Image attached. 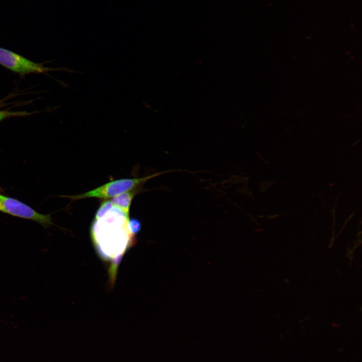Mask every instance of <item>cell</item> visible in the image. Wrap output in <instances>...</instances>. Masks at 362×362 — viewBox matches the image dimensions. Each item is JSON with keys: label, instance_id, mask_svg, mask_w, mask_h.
<instances>
[{"label": "cell", "instance_id": "obj_3", "mask_svg": "<svg viewBox=\"0 0 362 362\" xmlns=\"http://www.w3.org/2000/svg\"><path fill=\"white\" fill-rule=\"evenodd\" d=\"M0 211L17 217L33 220L45 228L52 224L50 215L39 213L16 199L1 194Z\"/></svg>", "mask_w": 362, "mask_h": 362}, {"label": "cell", "instance_id": "obj_4", "mask_svg": "<svg viewBox=\"0 0 362 362\" xmlns=\"http://www.w3.org/2000/svg\"><path fill=\"white\" fill-rule=\"evenodd\" d=\"M0 64L20 74L42 73L49 70L43 65L33 62L13 51L0 47Z\"/></svg>", "mask_w": 362, "mask_h": 362}, {"label": "cell", "instance_id": "obj_2", "mask_svg": "<svg viewBox=\"0 0 362 362\" xmlns=\"http://www.w3.org/2000/svg\"><path fill=\"white\" fill-rule=\"evenodd\" d=\"M164 172L139 178H122L115 180L87 192L67 196V197L72 200L90 198L107 199L114 197L125 192L138 189L148 180L158 176Z\"/></svg>", "mask_w": 362, "mask_h": 362}, {"label": "cell", "instance_id": "obj_1", "mask_svg": "<svg viewBox=\"0 0 362 362\" xmlns=\"http://www.w3.org/2000/svg\"><path fill=\"white\" fill-rule=\"evenodd\" d=\"M129 220L124 214L117 217L107 213L101 219L95 220L92 227V238L97 252L109 263L112 284L122 257L135 241V235L128 228Z\"/></svg>", "mask_w": 362, "mask_h": 362}, {"label": "cell", "instance_id": "obj_7", "mask_svg": "<svg viewBox=\"0 0 362 362\" xmlns=\"http://www.w3.org/2000/svg\"><path fill=\"white\" fill-rule=\"evenodd\" d=\"M128 226L131 232L134 235L138 233L141 228V222L135 218L129 219Z\"/></svg>", "mask_w": 362, "mask_h": 362}, {"label": "cell", "instance_id": "obj_5", "mask_svg": "<svg viewBox=\"0 0 362 362\" xmlns=\"http://www.w3.org/2000/svg\"><path fill=\"white\" fill-rule=\"evenodd\" d=\"M138 192V188L132 190L114 197L111 201L115 208L120 210L129 218L131 203Z\"/></svg>", "mask_w": 362, "mask_h": 362}, {"label": "cell", "instance_id": "obj_8", "mask_svg": "<svg viewBox=\"0 0 362 362\" xmlns=\"http://www.w3.org/2000/svg\"><path fill=\"white\" fill-rule=\"evenodd\" d=\"M13 114L5 112V111H0V121L8 117L9 116L12 115Z\"/></svg>", "mask_w": 362, "mask_h": 362}, {"label": "cell", "instance_id": "obj_6", "mask_svg": "<svg viewBox=\"0 0 362 362\" xmlns=\"http://www.w3.org/2000/svg\"><path fill=\"white\" fill-rule=\"evenodd\" d=\"M114 207L111 200L103 201L98 208L95 215V220L102 218Z\"/></svg>", "mask_w": 362, "mask_h": 362}]
</instances>
